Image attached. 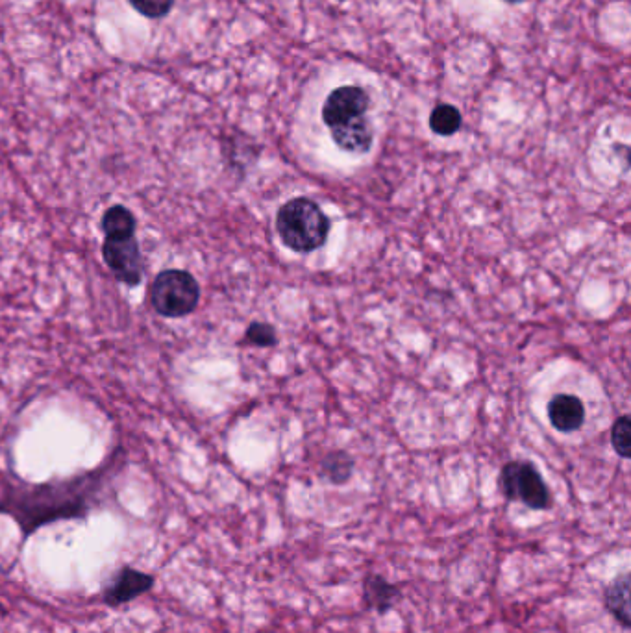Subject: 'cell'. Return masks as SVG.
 Instances as JSON below:
<instances>
[{
    "label": "cell",
    "mask_w": 631,
    "mask_h": 633,
    "mask_svg": "<svg viewBox=\"0 0 631 633\" xmlns=\"http://www.w3.org/2000/svg\"><path fill=\"white\" fill-rule=\"evenodd\" d=\"M154 585V578L145 574V572L134 571V569H123L117 574V578L113 580V584L106 589V602L117 606L128 602L136 596L147 593L150 587Z\"/></svg>",
    "instance_id": "8"
},
{
    "label": "cell",
    "mask_w": 631,
    "mask_h": 633,
    "mask_svg": "<svg viewBox=\"0 0 631 633\" xmlns=\"http://www.w3.org/2000/svg\"><path fill=\"white\" fill-rule=\"evenodd\" d=\"M276 230L285 247L308 254L319 249L330 234V219L317 202L297 197L285 202L276 215Z\"/></svg>",
    "instance_id": "1"
},
{
    "label": "cell",
    "mask_w": 631,
    "mask_h": 633,
    "mask_svg": "<svg viewBox=\"0 0 631 633\" xmlns=\"http://www.w3.org/2000/svg\"><path fill=\"white\" fill-rule=\"evenodd\" d=\"M369 110V95L358 86H341L334 89L322 106V121L328 128L350 119L365 117Z\"/></svg>",
    "instance_id": "5"
},
{
    "label": "cell",
    "mask_w": 631,
    "mask_h": 633,
    "mask_svg": "<svg viewBox=\"0 0 631 633\" xmlns=\"http://www.w3.org/2000/svg\"><path fill=\"white\" fill-rule=\"evenodd\" d=\"M335 145L350 154H367L372 147V126L365 117L350 119L347 123L330 128Z\"/></svg>",
    "instance_id": "6"
},
{
    "label": "cell",
    "mask_w": 631,
    "mask_h": 633,
    "mask_svg": "<svg viewBox=\"0 0 631 633\" xmlns=\"http://www.w3.org/2000/svg\"><path fill=\"white\" fill-rule=\"evenodd\" d=\"M102 256L113 274L126 286H137L143 278V256L136 236L108 239L102 245Z\"/></svg>",
    "instance_id": "4"
},
{
    "label": "cell",
    "mask_w": 631,
    "mask_h": 633,
    "mask_svg": "<svg viewBox=\"0 0 631 633\" xmlns=\"http://www.w3.org/2000/svg\"><path fill=\"white\" fill-rule=\"evenodd\" d=\"M500 487L508 500H519L528 508L546 509L552 502L543 476L532 463H508L500 472Z\"/></svg>",
    "instance_id": "3"
},
{
    "label": "cell",
    "mask_w": 631,
    "mask_h": 633,
    "mask_svg": "<svg viewBox=\"0 0 631 633\" xmlns=\"http://www.w3.org/2000/svg\"><path fill=\"white\" fill-rule=\"evenodd\" d=\"M200 300L198 282L187 273L169 269L156 276L150 287V304L167 319H180L193 313Z\"/></svg>",
    "instance_id": "2"
},
{
    "label": "cell",
    "mask_w": 631,
    "mask_h": 633,
    "mask_svg": "<svg viewBox=\"0 0 631 633\" xmlns=\"http://www.w3.org/2000/svg\"><path fill=\"white\" fill-rule=\"evenodd\" d=\"M363 598L367 608L376 609L380 613H385L395 606L396 600L400 598L398 587L389 584L384 576H369L363 584Z\"/></svg>",
    "instance_id": "9"
},
{
    "label": "cell",
    "mask_w": 631,
    "mask_h": 633,
    "mask_svg": "<svg viewBox=\"0 0 631 633\" xmlns=\"http://www.w3.org/2000/svg\"><path fill=\"white\" fill-rule=\"evenodd\" d=\"M548 419L561 434H572L580 430L585 422L582 400L574 395H556L548 404Z\"/></svg>",
    "instance_id": "7"
},
{
    "label": "cell",
    "mask_w": 631,
    "mask_h": 633,
    "mask_svg": "<svg viewBox=\"0 0 631 633\" xmlns=\"http://www.w3.org/2000/svg\"><path fill=\"white\" fill-rule=\"evenodd\" d=\"M102 230L108 239L136 236V217L124 206H112L102 217Z\"/></svg>",
    "instance_id": "10"
},
{
    "label": "cell",
    "mask_w": 631,
    "mask_h": 633,
    "mask_svg": "<svg viewBox=\"0 0 631 633\" xmlns=\"http://www.w3.org/2000/svg\"><path fill=\"white\" fill-rule=\"evenodd\" d=\"M339 458H341V454H332L330 460L334 461V463H332V465H330V463H324V471L328 474V478H330L332 482H337V484L345 482L348 478V474L352 471V461L345 458L343 463H339Z\"/></svg>",
    "instance_id": "16"
},
{
    "label": "cell",
    "mask_w": 631,
    "mask_h": 633,
    "mask_svg": "<svg viewBox=\"0 0 631 633\" xmlns=\"http://www.w3.org/2000/svg\"><path fill=\"white\" fill-rule=\"evenodd\" d=\"M247 341L256 347H273L276 343V332L271 324L252 323L248 326Z\"/></svg>",
    "instance_id": "14"
},
{
    "label": "cell",
    "mask_w": 631,
    "mask_h": 633,
    "mask_svg": "<svg viewBox=\"0 0 631 633\" xmlns=\"http://www.w3.org/2000/svg\"><path fill=\"white\" fill-rule=\"evenodd\" d=\"M628 591H630V578H628L626 574L617 578V580L606 589L607 609H609V613H611L624 628L630 626Z\"/></svg>",
    "instance_id": "11"
},
{
    "label": "cell",
    "mask_w": 631,
    "mask_h": 633,
    "mask_svg": "<svg viewBox=\"0 0 631 633\" xmlns=\"http://www.w3.org/2000/svg\"><path fill=\"white\" fill-rule=\"evenodd\" d=\"M631 421L628 415L620 417L611 428V445L620 458H630Z\"/></svg>",
    "instance_id": "13"
},
{
    "label": "cell",
    "mask_w": 631,
    "mask_h": 633,
    "mask_svg": "<svg viewBox=\"0 0 631 633\" xmlns=\"http://www.w3.org/2000/svg\"><path fill=\"white\" fill-rule=\"evenodd\" d=\"M130 2L141 15L158 19L169 13V10L173 8L174 0H130Z\"/></svg>",
    "instance_id": "15"
},
{
    "label": "cell",
    "mask_w": 631,
    "mask_h": 633,
    "mask_svg": "<svg viewBox=\"0 0 631 633\" xmlns=\"http://www.w3.org/2000/svg\"><path fill=\"white\" fill-rule=\"evenodd\" d=\"M509 4H520V2H526V0H506Z\"/></svg>",
    "instance_id": "17"
},
{
    "label": "cell",
    "mask_w": 631,
    "mask_h": 633,
    "mask_svg": "<svg viewBox=\"0 0 631 633\" xmlns=\"http://www.w3.org/2000/svg\"><path fill=\"white\" fill-rule=\"evenodd\" d=\"M461 113L450 104H439L430 115V128L437 136H454L461 128Z\"/></svg>",
    "instance_id": "12"
}]
</instances>
